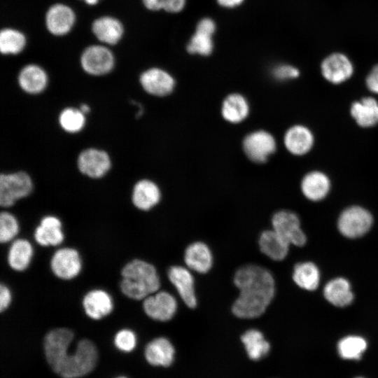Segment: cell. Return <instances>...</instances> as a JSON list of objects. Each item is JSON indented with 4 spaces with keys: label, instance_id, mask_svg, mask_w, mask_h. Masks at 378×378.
<instances>
[{
    "label": "cell",
    "instance_id": "cell-11",
    "mask_svg": "<svg viewBox=\"0 0 378 378\" xmlns=\"http://www.w3.org/2000/svg\"><path fill=\"white\" fill-rule=\"evenodd\" d=\"M242 146L248 158L256 163L265 162L276 148L274 137L264 130L255 131L246 135Z\"/></svg>",
    "mask_w": 378,
    "mask_h": 378
},
{
    "label": "cell",
    "instance_id": "cell-43",
    "mask_svg": "<svg viewBox=\"0 0 378 378\" xmlns=\"http://www.w3.org/2000/svg\"><path fill=\"white\" fill-rule=\"evenodd\" d=\"M167 0H142L146 8L150 10L163 9Z\"/></svg>",
    "mask_w": 378,
    "mask_h": 378
},
{
    "label": "cell",
    "instance_id": "cell-24",
    "mask_svg": "<svg viewBox=\"0 0 378 378\" xmlns=\"http://www.w3.org/2000/svg\"><path fill=\"white\" fill-rule=\"evenodd\" d=\"M349 111L360 127L370 128L378 125V101L373 97H365L352 102Z\"/></svg>",
    "mask_w": 378,
    "mask_h": 378
},
{
    "label": "cell",
    "instance_id": "cell-7",
    "mask_svg": "<svg viewBox=\"0 0 378 378\" xmlns=\"http://www.w3.org/2000/svg\"><path fill=\"white\" fill-rule=\"evenodd\" d=\"M372 223L373 218L369 211L360 206H351L340 214L337 227L342 235L355 239L365 234Z\"/></svg>",
    "mask_w": 378,
    "mask_h": 378
},
{
    "label": "cell",
    "instance_id": "cell-28",
    "mask_svg": "<svg viewBox=\"0 0 378 378\" xmlns=\"http://www.w3.org/2000/svg\"><path fill=\"white\" fill-rule=\"evenodd\" d=\"M258 244L263 254L276 261L286 257L290 245L273 229L263 231L260 235Z\"/></svg>",
    "mask_w": 378,
    "mask_h": 378
},
{
    "label": "cell",
    "instance_id": "cell-44",
    "mask_svg": "<svg viewBox=\"0 0 378 378\" xmlns=\"http://www.w3.org/2000/svg\"><path fill=\"white\" fill-rule=\"evenodd\" d=\"M244 0H217L218 3L226 8H234L240 5Z\"/></svg>",
    "mask_w": 378,
    "mask_h": 378
},
{
    "label": "cell",
    "instance_id": "cell-25",
    "mask_svg": "<svg viewBox=\"0 0 378 378\" xmlns=\"http://www.w3.org/2000/svg\"><path fill=\"white\" fill-rule=\"evenodd\" d=\"M184 261L189 270L200 274L206 273L213 265V255L209 247L202 241H195L186 248Z\"/></svg>",
    "mask_w": 378,
    "mask_h": 378
},
{
    "label": "cell",
    "instance_id": "cell-3",
    "mask_svg": "<svg viewBox=\"0 0 378 378\" xmlns=\"http://www.w3.org/2000/svg\"><path fill=\"white\" fill-rule=\"evenodd\" d=\"M98 360V351L90 340H79L72 352H69L55 373L62 378H80L91 372Z\"/></svg>",
    "mask_w": 378,
    "mask_h": 378
},
{
    "label": "cell",
    "instance_id": "cell-48",
    "mask_svg": "<svg viewBox=\"0 0 378 378\" xmlns=\"http://www.w3.org/2000/svg\"><path fill=\"white\" fill-rule=\"evenodd\" d=\"M358 378H360V377H358Z\"/></svg>",
    "mask_w": 378,
    "mask_h": 378
},
{
    "label": "cell",
    "instance_id": "cell-8",
    "mask_svg": "<svg viewBox=\"0 0 378 378\" xmlns=\"http://www.w3.org/2000/svg\"><path fill=\"white\" fill-rule=\"evenodd\" d=\"M80 63L85 73L91 76H100L112 71L115 65V57L106 46L92 45L83 50L80 55Z\"/></svg>",
    "mask_w": 378,
    "mask_h": 378
},
{
    "label": "cell",
    "instance_id": "cell-26",
    "mask_svg": "<svg viewBox=\"0 0 378 378\" xmlns=\"http://www.w3.org/2000/svg\"><path fill=\"white\" fill-rule=\"evenodd\" d=\"M92 30L99 41L108 45L118 43L124 34L122 22L112 16H102L94 20Z\"/></svg>",
    "mask_w": 378,
    "mask_h": 378
},
{
    "label": "cell",
    "instance_id": "cell-32",
    "mask_svg": "<svg viewBox=\"0 0 378 378\" xmlns=\"http://www.w3.org/2000/svg\"><path fill=\"white\" fill-rule=\"evenodd\" d=\"M248 357L252 360H259L267 354L270 346L263 334L258 330L251 329L241 337Z\"/></svg>",
    "mask_w": 378,
    "mask_h": 378
},
{
    "label": "cell",
    "instance_id": "cell-42",
    "mask_svg": "<svg viewBox=\"0 0 378 378\" xmlns=\"http://www.w3.org/2000/svg\"><path fill=\"white\" fill-rule=\"evenodd\" d=\"M186 0H167L164 10L169 13L180 12L185 6Z\"/></svg>",
    "mask_w": 378,
    "mask_h": 378
},
{
    "label": "cell",
    "instance_id": "cell-31",
    "mask_svg": "<svg viewBox=\"0 0 378 378\" xmlns=\"http://www.w3.org/2000/svg\"><path fill=\"white\" fill-rule=\"evenodd\" d=\"M293 279L299 287L307 290H314L319 284V270L313 262L298 263L294 267Z\"/></svg>",
    "mask_w": 378,
    "mask_h": 378
},
{
    "label": "cell",
    "instance_id": "cell-41",
    "mask_svg": "<svg viewBox=\"0 0 378 378\" xmlns=\"http://www.w3.org/2000/svg\"><path fill=\"white\" fill-rule=\"evenodd\" d=\"M365 83L370 92L378 94V64L370 69L365 78Z\"/></svg>",
    "mask_w": 378,
    "mask_h": 378
},
{
    "label": "cell",
    "instance_id": "cell-37",
    "mask_svg": "<svg viewBox=\"0 0 378 378\" xmlns=\"http://www.w3.org/2000/svg\"><path fill=\"white\" fill-rule=\"evenodd\" d=\"M212 36V34L196 29L187 46V51L190 54L209 55L214 49Z\"/></svg>",
    "mask_w": 378,
    "mask_h": 378
},
{
    "label": "cell",
    "instance_id": "cell-30",
    "mask_svg": "<svg viewBox=\"0 0 378 378\" xmlns=\"http://www.w3.org/2000/svg\"><path fill=\"white\" fill-rule=\"evenodd\" d=\"M248 113V102L240 94H230L223 102L221 114L223 118L229 122H241L246 118Z\"/></svg>",
    "mask_w": 378,
    "mask_h": 378
},
{
    "label": "cell",
    "instance_id": "cell-47",
    "mask_svg": "<svg viewBox=\"0 0 378 378\" xmlns=\"http://www.w3.org/2000/svg\"><path fill=\"white\" fill-rule=\"evenodd\" d=\"M116 378H127L125 377H116Z\"/></svg>",
    "mask_w": 378,
    "mask_h": 378
},
{
    "label": "cell",
    "instance_id": "cell-13",
    "mask_svg": "<svg viewBox=\"0 0 378 378\" xmlns=\"http://www.w3.org/2000/svg\"><path fill=\"white\" fill-rule=\"evenodd\" d=\"M144 312L150 318L158 321H167L176 312L175 298L165 290H158L142 300Z\"/></svg>",
    "mask_w": 378,
    "mask_h": 378
},
{
    "label": "cell",
    "instance_id": "cell-38",
    "mask_svg": "<svg viewBox=\"0 0 378 378\" xmlns=\"http://www.w3.org/2000/svg\"><path fill=\"white\" fill-rule=\"evenodd\" d=\"M115 346L121 351L130 352L136 345V336L133 330L122 328L116 332L113 337Z\"/></svg>",
    "mask_w": 378,
    "mask_h": 378
},
{
    "label": "cell",
    "instance_id": "cell-14",
    "mask_svg": "<svg viewBox=\"0 0 378 378\" xmlns=\"http://www.w3.org/2000/svg\"><path fill=\"white\" fill-rule=\"evenodd\" d=\"M84 314L94 321L109 316L114 309L112 295L106 290L94 288L87 291L81 300Z\"/></svg>",
    "mask_w": 378,
    "mask_h": 378
},
{
    "label": "cell",
    "instance_id": "cell-5",
    "mask_svg": "<svg viewBox=\"0 0 378 378\" xmlns=\"http://www.w3.org/2000/svg\"><path fill=\"white\" fill-rule=\"evenodd\" d=\"M74 334L66 327H57L46 332L43 339L44 354L48 364L55 373L69 354Z\"/></svg>",
    "mask_w": 378,
    "mask_h": 378
},
{
    "label": "cell",
    "instance_id": "cell-40",
    "mask_svg": "<svg viewBox=\"0 0 378 378\" xmlns=\"http://www.w3.org/2000/svg\"><path fill=\"white\" fill-rule=\"evenodd\" d=\"M13 301V294L9 286L4 283L0 284V312H6Z\"/></svg>",
    "mask_w": 378,
    "mask_h": 378
},
{
    "label": "cell",
    "instance_id": "cell-21",
    "mask_svg": "<svg viewBox=\"0 0 378 378\" xmlns=\"http://www.w3.org/2000/svg\"><path fill=\"white\" fill-rule=\"evenodd\" d=\"M34 253V247L29 240L17 237L9 243L6 262L12 270L22 272L29 267Z\"/></svg>",
    "mask_w": 378,
    "mask_h": 378
},
{
    "label": "cell",
    "instance_id": "cell-4",
    "mask_svg": "<svg viewBox=\"0 0 378 378\" xmlns=\"http://www.w3.org/2000/svg\"><path fill=\"white\" fill-rule=\"evenodd\" d=\"M34 190L31 177L24 171L2 173L0 176V205L13 206L18 201L29 196Z\"/></svg>",
    "mask_w": 378,
    "mask_h": 378
},
{
    "label": "cell",
    "instance_id": "cell-45",
    "mask_svg": "<svg viewBox=\"0 0 378 378\" xmlns=\"http://www.w3.org/2000/svg\"><path fill=\"white\" fill-rule=\"evenodd\" d=\"M79 109L85 115L90 111V106L85 103L81 104L80 105Z\"/></svg>",
    "mask_w": 378,
    "mask_h": 378
},
{
    "label": "cell",
    "instance_id": "cell-27",
    "mask_svg": "<svg viewBox=\"0 0 378 378\" xmlns=\"http://www.w3.org/2000/svg\"><path fill=\"white\" fill-rule=\"evenodd\" d=\"M144 355L150 365L168 367L174 360V348L169 340L160 337L147 344Z\"/></svg>",
    "mask_w": 378,
    "mask_h": 378
},
{
    "label": "cell",
    "instance_id": "cell-12",
    "mask_svg": "<svg viewBox=\"0 0 378 378\" xmlns=\"http://www.w3.org/2000/svg\"><path fill=\"white\" fill-rule=\"evenodd\" d=\"M273 230L289 244L302 246L307 241L298 216L288 210L276 212L272 218Z\"/></svg>",
    "mask_w": 378,
    "mask_h": 378
},
{
    "label": "cell",
    "instance_id": "cell-17",
    "mask_svg": "<svg viewBox=\"0 0 378 378\" xmlns=\"http://www.w3.org/2000/svg\"><path fill=\"white\" fill-rule=\"evenodd\" d=\"M76 15L73 9L64 4L52 5L46 14V26L55 36H63L73 28Z\"/></svg>",
    "mask_w": 378,
    "mask_h": 378
},
{
    "label": "cell",
    "instance_id": "cell-22",
    "mask_svg": "<svg viewBox=\"0 0 378 378\" xmlns=\"http://www.w3.org/2000/svg\"><path fill=\"white\" fill-rule=\"evenodd\" d=\"M20 89L27 94L36 95L43 92L48 83L46 71L39 65L29 64L22 68L18 76Z\"/></svg>",
    "mask_w": 378,
    "mask_h": 378
},
{
    "label": "cell",
    "instance_id": "cell-10",
    "mask_svg": "<svg viewBox=\"0 0 378 378\" xmlns=\"http://www.w3.org/2000/svg\"><path fill=\"white\" fill-rule=\"evenodd\" d=\"M320 70L326 80L333 85H339L352 77L354 66L352 61L345 54L333 52L322 60Z\"/></svg>",
    "mask_w": 378,
    "mask_h": 378
},
{
    "label": "cell",
    "instance_id": "cell-36",
    "mask_svg": "<svg viewBox=\"0 0 378 378\" xmlns=\"http://www.w3.org/2000/svg\"><path fill=\"white\" fill-rule=\"evenodd\" d=\"M20 224L16 216L10 211H2L0 214V242L9 244L17 238Z\"/></svg>",
    "mask_w": 378,
    "mask_h": 378
},
{
    "label": "cell",
    "instance_id": "cell-20",
    "mask_svg": "<svg viewBox=\"0 0 378 378\" xmlns=\"http://www.w3.org/2000/svg\"><path fill=\"white\" fill-rule=\"evenodd\" d=\"M331 181L323 172L312 170L304 175L300 183L303 195L310 201L323 200L330 192Z\"/></svg>",
    "mask_w": 378,
    "mask_h": 378
},
{
    "label": "cell",
    "instance_id": "cell-33",
    "mask_svg": "<svg viewBox=\"0 0 378 378\" xmlns=\"http://www.w3.org/2000/svg\"><path fill=\"white\" fill-rule=\"evenodd\" d=\"M27 43L24 34L13 28H4L0 32V50L3 55H18Z\"/></svg>",
    "mask_w": 378,
    "mask_h": 378
},
{
    "label": "cell",
    "instance_id": "cell-19",
    "mask_svg": "<svg viewBox=\"0 0 378 378\" xmlns=\"http://www.w3.org/2000/svg\"><path fill=\"white\" fill-rule=\"evenodd\" d=\"M168 278L183 302L190 308L197 305L194 278L189 269L174 265L168 270Z\"/></svg>",
    "mask_w": 378,
    "mask_h": 378
},
{
    "label": "cell",
    "instance_id": "cell-18",
    "mask_svg": "<svg viewBox=\"0 0 378 378\" xmlns=\"http://www.w3.org/2000/svg\"><path fill=\"white\" fill-rule=\"evenodd\" d=\"M315 142L314 134L307 126L294 125L285 132L284 144L286 150L293 155L302 156L309 153Z\"/></svg>",
    "mask_w": 378,
    "mask_h": 378
},
{
    "label": "cell",
    "instance_id": "cell-29",
    "mask_svg": "<svg viewBox=\"0 0 378 378\" xmlns=\"http://www.w3.org/2000/svg\"><path fill=\"white\" fill-rule=\"evenodd\" d=\"M323 294L330 303L340 307L348 306L354 300L349 282L341 277L330 280L325 286Z\"/></svg>",
    "mask_w": 378,
    "mask_h": 378
},
{
    "label": "cell",
    "instance_id": "cell-1",
    "mask_svg": "<svg viewBox=\"0 0 378 378\" xmlns=\"http://www.w3.org/2000/svg\"><path fill=\"white\" fill-rule=\"evenodd\" d=\"M234 283L239 295L232 304V313L241 318L261 316L274 296L275 284L272 274L262 267L247 265L236 272Z\"/></svg>",
    "mask_w": 378,
    "mask_h": 378
},
{
    "label": "cell",
    "instance_id": "cell-39",
    "mask_svg": "<svg viewBox=\"0 0 378 378\" xmlns=\"http://www.w3.org/2000/svg\"><path fill=\"white\" fill-rule=\"evenodd\" d=\"M299 69L289 64H280L274 68L272 74L276 80H287L295 79L300 76Z\"/></svg>",
    "mask_w": 378,
    "mask_h": 378
},
{
    "label": "cell",
    "instance_id": "cell-46",
    "mask_svg": "<svg viewBox=\"0 0 378 378\" xmlns=\"http://www.w3.org/2000/svg\"><path fill=\"white\" fill-rule=\"evenodd\" d=\"M83 1L90 6L96 5L99 1V0H83Z\"/></svg>",
    "mask_w": 378,
    "mask_h": 378
},
{
    "label": "cell",
    "instance_id": "cell-34",
    "mask_svg": "<svg viewBox=\"0 0 378 378\" xmlns=\"http://www.w3.org/2000/svg\"><path fill=\"white\" fill-rule=\"evenodd\" d=\"M85 115L79 108L66 107L59 113L58 122L66 133L77 134L85 127Z\"/></svg>",
    "mask_w": 378,
    "mask_h": 378
},
{
    "label": "cell",
    "instance_id": "cell-35",
    "mask_svg": "<svg viewBox=\"0 0 378 378\" xmlns=\"http://www.w3.org/2000/svg\"><path fill=\"white\" fill-rule=\"evenodd\" d=\"M367 347L365 340L358 336H348L342 339L337 346L341 357L345 359H359Z\"/></svg>",
    "mask_w": 378,
    "mask_h": 378
},
{
    "label": "cell",
    "instance_id": "cell-6",
    "mask_svg": "<svg viewBox=\"0 0 378 378\" xmlns=\"http://www.w3.org/2000/svg\"><path fill=\"white\" fill-rule=\"evenodd\" d=\"M49 265L52 274L56 278L70 281L80 274L83 260L76 248L72 246H61L52 254Z\"/></svg>",
    "mask_w": 378,
    "mask_h": 378
},
{
    "label": "cell",
    "instance_id": "cell-2",
    "mask_svg": "<svg viewBox=\"0 0 378 378\" xmlns=\"http://www.w3.org/2000/svg\"><path fill=\"white\" fill-rule=\"evenodd\" d=\"M119 289L132 300H143L159 290L160 279L151 263L139 258L127 262L120 272Z\"/></svg>",
    "mask_w": 378,
    "mask_h": 378
},
{
    "label": "cell",
    "instance_id": "cell-9",
    "mask_svg": "<svg viewBox=\"0 0 378 378\" xmlns=\"http://www.w3.org/2000/svg\"><path fill=\"white\" fill-rule=\"evenodd\" d=\"M111 159L108 153L96 148L83 150L77 159L79 172L93 179L104 176L111 169Z\"/></svg>",
    "mask_w": 378,
    "mask_h": 378
},
{
    "label": "cell",
    "instance_id": "cell-23",
    "mask_svg": "<svg viewBox=\"0 0 378 378\" xmlns=\"http://www.w3.org/2000/svg\"><path fill=\"white\" fill-rule=\"evenodd\" d=\"M160 190L151 180H139L133 186L131 201L134 206L140 211L150 210L160 202Z\"/></svg>",
    "mask_w": 378,
    "mask_h": 378
},
{
    "label": "cell",
    "instance_id": "cell-15",
    "mask_svg": "<svg viewBox=\"0 0 378 378\" xmlns=\"http://www.w3.org/2000/svg\"><path fill=\"white\" fill-rule=\"evenodd\" d=\"M33 238L42 247L59 246L65 239L61 219L50 214L43 216L34 230Z\"/></svg>",
    "mask_w": 378,
    "mask_h": 378
},
{
    "label": "cell",
    "instance_id": "cell-16",
    "mask_svg": "<svg viewBox=\"0 0 378 378\" xmlns=\"http://www.w3.org/2000/svg\"><path fill=\"white\" fill-rule=\"evenodd\" d=\"M139 82L144 91L157 97L169 94L175 85L174 78L166 71L157 67L142 72Z\"/></svg>",
    "mask_w": 378,
    "mask_h": 378
}]
</instances>
